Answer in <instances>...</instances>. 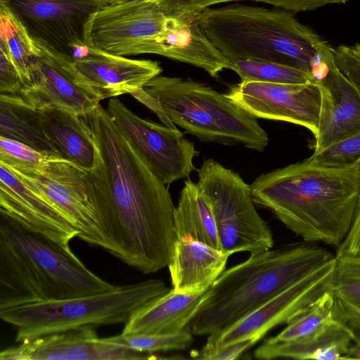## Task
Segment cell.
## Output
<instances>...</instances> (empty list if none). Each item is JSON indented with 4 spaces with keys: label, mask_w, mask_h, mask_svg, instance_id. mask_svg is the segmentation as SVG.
Masks as SVG:
<instances>
[{
    "label": "cell",
    "mask_w": 360,
    "mask_h": 360,
    "mask_svg": "<svg viewBox=\"0 0 360 360\" xmlns=\"http://www.w3.org/2000/svg\"><path fill=\"white\" fill-rule=\"evenodd\" d=\"M335 311L338 317L346 326L352 337V343L345 359H360V311L337 298Z\"/></svg>",
    "instance_id": "obj_33"
},
{
    "label": "cell",
    "mask_w": 360,
    "mask_h": 360,
    "mask_svg": "<svg viewBox=\"0 0 360 360\" xmlns=\"http://www.w3.org/2000/svg\"><path fill=\"white\" fill-rule=\"evenodd\" d=\"M0 1L13 11L32 35L68 55L71 44L84 41L89 18L101 8L99 0Z\"/></svg>",
    "instance_id": "obj_16"
},
{
    "label": "cell",
    "mask_w": 360,
    "mask_h": 360,
    "mask_svg": "<svg viewBox=\"0 0 360 360\" xmlns=\"http://www.w3.org/2000/svg\"><path fill=\"white\" fill-rule=\"evenodd\" d=\"M225 94L257 118L293 123L317 134L321 92L316 84L241 82Z\"/></svg>",
    "instance_id": "obj_14"
},
{
    "label": "cell",
    "mask_w": 360,
    "mask_h": 360,
    "mask_svg": "<svg viewBox=\"0 0 360 360\" xmlns=\"http://www.w3.org/2000/svg\"><path fill=\"white\" fill-rule=\"evenodd\" d=\"M8 167L73 225L79 231L78 238L106 250L86 192V170L68 160L54 158L34 167Z\"/></svg>",
    "instance_id": "obj_9"
},
{
    "label": "cell",
    "mask_w": 360,
    "mask_h": 360,
    "mask_svg": "<svg viewBox=\"0 0 360 360\" xmlns=\"http://www.w3.org/2000/svg\"><path fill=\"white\" fill-rule=\"evenodd\" d=\"M198 176V189L211 207L222 250L254 255L272 248L271 231L256 210L250 185L212 158L203 162Z\"/></svg>",
    "instance_id": "obj_8"
},
{
    "label": "cell",
    "mask_w": 360,
    "mask_h": 360,
    "mask_svg": "<svg viewBox=\"0 0 360 360\" xmlns=\"http://www.w3.org/2000/svg\"><path fill=\"white\" fill-rule=\"evenodd\" d=\"M317 85L321 108L314 153L360 133V94L338 69L335 59Z\"/></svg>",
    "instance_id": "obj_18"
},
{
    "label": "cell",
    "mask_w": 360,
    "mask_h": 360,
    "mask_svg": "<svg viewBox=\"0 0 360 360\" xmlns=\"http://www.w3.org/2000/svg\"><path fill=\"white\" fill-rule=\"evenodd\" d=\"M231 255L191 238L177 239L168 266L173 289L181 293L209 290Z\"/></svg>",
    "instance_id": "obj_19"
},
{
    "label": "cell",
    "mask_w": 360,
    "mask_h": 360,
    "mask_svg": "<svg viewBox=\"0 0 360 360\" xmlns=\"http://www.w3.org/2000/svg\"><path fill=\"white\" fill-rule=\"evenodd\" d=\"M360 255V195L351 228L340 245L336 257Z\"/></svg>",
    "instance_id": "obj_36"
},
{
    "label": "cell",
    "mask_w": 360,
    "mask_h": 360,
    "mask_svg": "<svg viewBox=\"0 0 360 360\" xmlns=\"http://www.w3.org/2000/svg\"><path fill=\"white\" fill-rule=\"evenodd\" d=\"M307 159L328 166L356 165L360 169V133L313 153Z\"/></svg>",
    "instance_id": "obj_31"
},
{
    "label": "cell",
    "mask_w": 360,
    "mask_h": 360,
    "mask_svg": "<svg viewBox=\"0 0 360 360\" xmlns=\"http://www.w3.org/2000/svg\"><path fill=\"white\" fill-rule=\"evenodd\" d=\"M353 49L354 52L360 57V44H355L354 46H351Z\"/></svg>",
    "instance_id": "obj_39"
},
{
    "label": "cell",
    "mask_w": 360,
    "mask_h": 360,
    "mask_svg": "<svg viewBox=\"0 0 360 360\" xmlns=\"http://www.w3.org/2000/svg\"><path fill=\"white\" fill-rule=\"evenodd\" d=\"M230 63L231 70L237 73L241 82L316 84L309 74L280 63L257 60H238Z\"/></svg>",
    "instance_id": "obj_28"
},
{
    "label": "cell",
    "mask_w": 360,
    "mask_h": 360,
    "mask_svg": "<svg viewBox=\"0 0 360 360\" xmlns=\"http://www.w3.org/2000/svg\"><path fill=\"white\" fill-rule=\"evenodd\" d=\"M171 288L149 279L111 291L38 302L0 310V318L17 328L18 343L87 326L126 323L131 316Z\"/></svg>",
    "instance_id": "obj_7"
},
{
    "label": "cell",
    "mask_w": 360,
    "mask_h": 360,
    "mask_svg": "<svg viewBox=\"0 0 360 360\" xmlns=\"http://www.w3.org/2000/svg\"><path fill=\"white\" fill-rule=\"evenodd\" d=\"M132 95L172 129L174 124L204 142L242 144L263 151L267 133L253 115L225 94L189 78L158 75Z\"/></svg>",
    "instance_id": "obj_6"
},
{
    "label": "cell",
    "mask_w": 360,
    "mask_h": 360,
    "mask_svg": "<svg viewBox=\"0 0 360 360\" xmlns=\"http://www.w3.org/2000/svg\"><path fill=\"white\" fill-rule=\"evenodd\" d=\"M82 117L98 149L86 189L106 250L144 274L168 266L177 237L167 186L100 103Z\"/></svg>",
    "instance_id": "obj_1"
},
{
    "label": "cell",
    "mask_w": 360,
    "mask_h": 360,
    "mask_svg": "<svg viewBox=\"0 0 360 360\" xmlns=\"http://www.w3.org/2000/svg\"><path fill=\"white\" fill-rule=\"evenodd\" d=\"M23 84L6 49L0 46V93L20 95Z\"/></svg>",
    "instance_id": "obj_35"
},
{
    "label": "cell",
    "mask_w": 360,
    "mask_h": 360,
    "mask_svg": "<svg viewBox=\"0 0 360 360\" xmlns=\"http://www.w3.org/2000/svg\"><path fill=\"white\" fill-rule=\"evenodd\" d=\"M154 353L134 350L104 341L96 326H82L18 343L0 352L1 360L156 359Z\"/></svg>",
    "instance_id": "obj_15"
},
{
    "label": "cell",
    "mask_w": 360,
    "mask_h": 360,
    "mask_svg": "<svg viewBox=\"0 0 360 360\" xmlns=\"http://www.w3.org/2000/svg\"><path fill=\"white\" fill-rule=\"evenodd\" d=\"M333 257L328 250L307 242L250 255L221 273L188 327L198 335L224 330Z\"/></svg>",
    "instance_id": "obj_4"
},
{
    "label": "cell",
    "mask_w": 360,
    "mask_h": 360,
    "mask_svg": "<svg viewBox=\"0 0 360 360\" xmlns=\"http://www.w3.org/2000/svg\"><path fill=\"white\" fill-rule=\"evenodd\" d=\"M0 46L7 51L23 86L29 84L33 57L31 34L20 18L1 1Z\"/></svg>",
    "instance_id": "obj_25"
},
{
    "label": "cell",
    "mask_w": 360,
    "mask_h": 360,
    "mask_svg": "<svg viewBox=\"0 0 360 360\" xmlns=\"http://www.w3.org/2000/svg\"><path fill=\"white\" fill-rule=\"evenodd\" d=\"M335 265V256L233 325L209 335L205 346L192 356L202 359L218 348L248 338L258 342L276 326L289 323L329 290Z\"/></svg>",
    "instance_id": "obj_10"
},
{
    "label": "cell",
    "mask_w": 360,
    "mask_h": 360,
    "mask_svg": "<svg viewBox=\"0 0 360 360\" xmlns=\"http://www.w3.org/2000/svg\"><path fill=\"white\" fill-rule=\"evenodd\" d=\"M71 251L0 212V310L116 289Z\"/></svg>",
    "instance_id": "obj_3"
},
{
    "label": "cell",
    "mask_w": 360,
    "mask_h": 360,
    "mask_svg": "<svg viewBox=\"0 0 360 360\" xmlns=\"http://www.w3.org/2000/svg\"><path fill=\"white\" fill-rule=\"evenodd\" d=\"M337 319L335 297L328 290L278 335L269 339L274 342L304 339L321 332Z\"/></svg>",
    "instance_id": "obj_26"
},
{
    "label": "cell",
    "mask_w": 360,
    "mask_h": 360,
    "mask_svg": "<svg viewBox=\"0 0 360 360\" xmlns=\"http://www.w3.org/2000/svg\"><path fill=\"white\" fill-rule=\"evenodd\" d=\"M174 225L177 239L191 238L221 250L211 207L189 179L180 192Z\"/></svg>",
    "instance_id": "obj_24"
},
{
    "label": "cell",
    "mask_w": 360,
    "mask_h": 360,
    "mask_svg": "<svg viewBox=\"0 0 360 360\" xmlns=\"http://www.w3.org/2000/svg\"><path fill=\"white\" fill-rule=\"evenodd\" d=\"M0 212L24 228L64 246L79 231L50 202L0 163Z\"/></svg>",
    "instance_id": "obj_17"
},
{
    "label": "cell",
    "mask_w": 360,
    "mask_h": 360,
    "mask_svg": "<svg viewBox=\"0 0 360 360\" xmlns=\"http://www.w3.org/2000/svg\"><path fill=\"white\" fill-rule=\"evenodd\" d=\"M250 188L255 203L271 210L304 242L338 248L354 217L360 169L306 159L262 174Z\"/></svg>",
    "instance_id": "obj_2"
},
{
    "label": "cell",
    "mask_w": 360,
    "mask_h": 360,
    "mask_svg": "<svg viewBox=\"0 0 360 360\" xmlns=\"http://www.w3.org/2000/svg\"><path fill=\"white\" fill-rule=\"evenodd\" d=\"M196 20L229 62H273L297 68L311 77L312 65L323 41L292 12L283 8L240 4L209 7L198 14Z\"/></svg>",
    "instance_id": "obj_5"
},
{
    "label": "cell",
    "mask_w": 360,
    "mask_h": 360,
    "mask_svg": "<svg viewBox=\"0 0 360 360\" xmlns=\"http://www.w3.org/2000/svg\"><path fill=\"white\" fill-rule=\"evenodd\" d=\"M108 342L123 346L134 350L155 353L184 350L193 342L189 327L172 335H120L102 338Z\"/></svg>",
    "instance_id": "obj_30"
},
{
    "label": "cell",
    "mask_w": 360,
    "mask_h": 360,
    "mask_svg": "<svg viewBox=\"0 0 360 360\" xmlns=\"http://www.w3.org/2000/svg\"><path fill=\"white\" fill-rule=\"evenodd\" d=\"M329 291L335 298L360 311V255L335 256Z\"/></svg>",
    "instance_id": "obj_29"
},
{
    "label": "cell",
    "mask_w": 360,
    "mask_h": 360,
    "mask_svg": "<svg viewBox=\"0 0 360 360\" xmlns=\"http://www.w3.org/2000/svg\"><path fill=\"white\" fill-rule=\"evenodd\" d=\"M106 110L155 175L167 186L188 178L193 171L198 170L193 159L198 151L193 142L179 129L139 117L117 98H110Z\"/></svg>",
    "instance_id": "obj_11"
},
{
    "label": "cell",
    "mask_w": 360,
    "mask_h": 360,
    "mask_svg": "<svg viewBox=\"0 0 360 360\" xmlns=\"http://www.w3.org/2000/svg\"><path fill=\"white\" fill-rule=\"evenodd\" d=\"M0 136L13 139L54 158H63L46 136L39 109L18 95L0 94Z\"/></svg>",
    "instance_id": "obj_23"
},
{
    "label": "cell",
    "mask_w": 360,
    "mask_h": 360,
    "mask_svg": "<svg viewBox=\"0 0 360 360\" xmlns=\"http://www.w3.org/2000/svg\"><path fill=\"white\" fill-rule=\"evenodd\" d=\"M31 40V81L19 96L37 109L57 106L80 116L93 110L100 101L79 85V71L71 56L32 34Z\"/></svg>",
    "instance_id": "obj_12"
},
{
    "label": "cell",
    "mask_w": 360,
    "mask_h": 360,
    "mask_svg": "<svg viewBox=\"0 0 360 360\" xmlns=\"http://www.w3.org/2000/svg\"><path fill=\"white\" fill-rule=\"evenodd\" d=\"M44 131L60 153L86 171L98 159V149L91 128L82 116L57 106L39 109Z\"/></svg>",
    "instance_id": "obj_21"
},
{
    "label": "cell",
    "mask_w": 360,
    "mask_h": 360,
    "mask_svg": "<svg viewBox=\"0 0 360 360\" xmlns=\"http://www.w3.org/2000/svg\"><path fill=\"white\" fill-rule=\"evenodd\" d=\"M136 0H99L101 8L116 4H124Z\"/></svg>",
    "instance_id": "obj_38"
},
{
    "label": "cell",
    "mask_w": 360,
    "mask_h": 360,
    "mask_svg": "<svg viewBox=\"0 0 360 360\" xmlns=\"http://www.w3.org/2000/svg\"><path fill=\"white\" fill-rule=\"evenodd\" d=\"M70 55L79 71V84L98 101L142 89L162 71L157 61L131 59L78 41Z\"/></svg>",
    "instance_id": "obj_13"
},
{
    "label": "cell",
    "mask_w": 360,
    "mask_h": 360,
    "mask_svg": "<svg viewBox=\"0 0 360 360\" xmlns=\"http://www.w3.org/2000/svg\"><path fill=\"white\" fill-rule=\"evenodd\" d=\"M335 64L360 94V57L351 46L340 45L333 49Z\"/></svg>",
    "instance_id": "obj_34"
},
{
    "label": "cell",
    "mask_w": 360,
    "mask_h": 360,
    "mask_svg": "<svg viewBox=\"0 0 360 360\" xmlns=\"http://www.w3.org/2000/svg\"><path fill=\"white\" fill-rule=\"evenodd\" d=\"M166 15L181 19L196 20L204 9L210 6L238 0H155ZM264 2L290 11H305L349 0H250Z\"/></svg>",
    "instance_id": "obj_27"
},
{
    "label": "cell",
    "mask_w": 360,
    "mask_h": 360,
    "mask_svg": "<svg viewBox=\"0 0 360 360\" xmlns=\"http://www.w3.org/2000/svg\"><path fill=\"white\" fill-rule=\"evenodd\" d=\"M49 158L27 145L0 136V163L9 167H34Z\"/></svg>",
    "instance_id": "obj_32"
},
{
    "label": "cell",
    "mask_w": 360,
    "mask_h": 360,
    "mask_svg": "<svg viewBox=\"0 0 360 360\" xmlns=\"http://www.w3.org/2000/svg\"><path fill=\"white\" fill-rule=\"evenodd\" d=\"M256 342L255 339L248 338L218 348L207 354L202 359L229 360L235 359Z\"/></svg>",
    "instance_id": "obj_37"
},
{
    "label": "cell",
    "mask_w": 360,
    "mask_h": 360,
    "mask_svg": "<svg viewBox=\"0 0 360 360\" xmlns=\"http://www.w3.org/2000/svg\"><path fill=\"white\" fill-rule=\"evenodd\" d=\"M207 290L181 293L173 288L135 311L124 323V335H172L187 327Z\"/></svg>",
    "instance_id": "obj_20"
},
{
    "label": "cell",
    "mask_w": 360,
    "mask_h": 360,
    "mask_svg": "<svg viewBox=\"0 0 360 360\" xmlns=\"http://www.w3.org/2000/svg\"><path fill=\"white\" fill-rule=\"evenodd\" d=\"M352 343L349 330L338 317L321 332L304 339L287 342L267 339L254 352V356L259 359H345Z\"/></svg>",
    "instance_id": "obj_22"
}]
</instances>
